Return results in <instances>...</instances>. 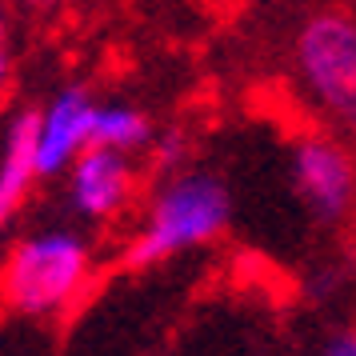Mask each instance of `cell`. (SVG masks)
<instances>
[{"mask_svg":"<svg viewBox=\"0 0 356 356\" xmlns=\"http://www.w3.org/2000/svg\"><path fill=\"white\" fill-rule=\"evenodd\" d=\"M97 280V248L72 228H36L0 252V308L20 321H56Z\"/></svg>","mask_w":356,"mask_h":356,"instance_id":"6da1fadb","label":"cell"},{"mask_svg":"<svg viewBox=\"0 0 356 356\" xmlns=\"http://www.w3.org/2000/svg\"><path fill=\"white\" fill-rule=\"evenodd\" d=\"M232 220V193L216 172H172L152 193L145 220L124 244V268H152L161 260L220 241Z\"/></svg>","mask_w":356,"mask_h":356,"instance_id":"7a4b0ae2","label":"cell"},{"mask_svg":"<svg viewBox=\"0 0 356 356\" xmlns=\"http://www.w3.org/2000/svg\"><path fill=\"white\" fill-rule=\"evenodd\" d=\"M292 72L300 92L332 124L356 129V17L324 8L292 36Z\"/></svg>","mask_w":356,"mask_h":356,"instance_id":"3957f363","label":"cell"},{"mask_svg":"<svg viewBox=\"0 0 356 356\" xmlns=\"http://www.w3.org/2000/svg\"><path fill=\"white\" fill-rule=\"evenodd\" d=\"M292 184L312 216L344 220L356 204V156L332 136L308 132L292 145Z\"/></svg>","mask_w":356,"mask_h":356,"instance_id":"277c9868","label":"cell"},{"mask_svg":"<svg viewBox=\"0 0 356 356\" xmlns=\"http://www.w3.org/2000/svg\"><path fill=\"white\" fill-rule=\"evenodd\" d=\"M65 180H68V204L88 225L120 220L140 193L136 161L120 156V152H108V148H84L81 161L65 172Z\"/></svg>","mask_w":356,"mask_h":356,"instance_id":"5b68a950","label":"cell"},{"mask_svg":"<svg viewBox=\"0 0 356 356\" xmlns=\"http://www.w3.org/2000/svg\"><path fill=\"white\" fill-rule=\"evenodd\" d=\"M92 108L97 97L84 84L56 88L36 108V177H65L81 161L84 148H92Z\"/></svg>","mask_w":356,"mask_h":356,"instance_id":"8992f818","label":"cell"},{"mask_svg":"<svg viewBox=\"0 0 356 356\" xmlns=\"http://www.w3.org/2000/svg\"><path fill=\"white\" fill-rule=\"evenodd\" d=\"M36 180V108H17L0 145V228L20 216Z\"/></svg>","mask_w":356,"mask_h":356,"instance_id":"52a82bcc","label":"cell"},{"mask_svg":"<svg viewBox=\"0 0 356 356\" xmlns=\"http://www.w3.org/2000/svg\"><path fill=\"white\" fill-rule=\"evenodd\" d=\"M152 136H156V129H152L145 108H136L129 100H97V108H92V148L136 156V152H148Z\"/></svg>","mask_w":356,"mask_h":356,"instance_id":"ba28073f","label":"cell"},{"mask_svg":"<svg viewBox=\"0 0 356 356\" xmlns=\"http://www.w3.org/2000/svg\"><path fill=\"white\" fill-rule=\"evenodd\" d=\"M148 152H152V164L161 168V172H180V161H184V152H188V140H184V132H164V136H152V145H148Z\"/></svg>","mask_w":356,"mask_h":356,"instance_id":"9c48e42d","label":"cell"},{"mask_svg":"<svg viewBox=\"0 0 356 356\" xmlns=\"http://www.w3.org/2000/svg\"><path fill=\"white\" fill-rule=\"evenodd\" d=\"M321 356H356V332H337V337L324 344Z\"/></svg>","mask_w":356,"mask_h":356,"instance_id":"30bf717a","label":"cell"},{"mask_svg":"<svg viewBox=\"0 0 356 356\" xmlns=\"http://www.w3.org/2000/svg\"><path fill=\"white\" fill-rule=\"evenodd\" d=\"M8 81H13V52H8V36L0 33V92L8 88Z\"/></svg>","mask_w":356,"mask_h":356,"instance_id":"8fae6325","label":"cell"},{"mask_svg":"<svg viewBox=\"0 0 356 356\" xmlns=\"http://www.w3.org/2000/svg\"><path fill=\"white\" fill-rule=\"evenodd\" d=\"M0 33H4V8H0Z\"/></svg>","mask_w":356,"mask_h":356,"instance_id":"7c38bea8","label":"cell"}]
</instances>
